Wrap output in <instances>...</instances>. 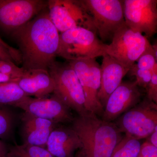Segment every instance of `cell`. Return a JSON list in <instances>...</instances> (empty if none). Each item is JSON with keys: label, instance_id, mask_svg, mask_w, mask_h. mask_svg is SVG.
Instances as JSON below:
<instances>
[{"label": "cell", "instance_id": "3957f363", "mask_svg": "<svg viewBox=\"0 0 157 157\" xmlns=\"http://www.w3.org/2000/svg\"><path fill=\"white\" fill-rule=\"evenodd\" d=\"M96 34L79 27L61 33L57 56L67 61L104 56L106 55V44L98 39Z\"/></svg>", "mask_w": 157, "mask_h": 157}, {"label": "cell", "instance_id": "9c48e42d", "mask_svg": "<svg viewBox=\"0 0 157 157\" xmlns=\"http://www.w3.org/2000/svg\"><path fill=\"white\" fill-rule=\"evenodd\" d=\"M67 62L75 71L82 87L86 111L102 116L104 108L98 98L101 86V66L95 58Z\"/></svg>", "mask_w": 157, "mask_h": 157}, {"label": "cell", "instance_id": "cb8c5ba5", "mask_svg": "<svg viewBox=\"0 0 157 157\" xmlns=\"http://www.w3.org/2000/svg\"><path fill=\"white\" fill-rule=\"evenodd\" d=\"M153 70L151 71L139 69L137 68L134 64L130 69L128 73H130L131 76H134L136 77L135 81L138 86H140L146 89L151 79L153 73Z\"/></svg>", "mask_w": 157, "mask_h": 157}, {"label": "cell", "instance_id": "4316f807", "mask_svg": "<svg viewBox=\"0 0 157 157\" xmlns=\"http://www.w3.org/2000/svg\"><path fill=\"white\" fill-rule=\"evenodd\" d=\"M137 157H157V147L147 141L141 144Z\"/></svg>", "mask_w": 157, "mask_h": 157}, {"label": "cell", "instance_id": "6da1fadb", "mask_svg": "<svg viewBox=\"0 0 157 157\" xmlns=\"http://www.w3.org/2000/svg\"><path fill=\"white\" fill-rule=\"evenodd\" d=\"M47 8L11 34L19 47L25 70L48 71L56 61L59 34L51 20Z\"/></svg>", "mask_w": 157, "mask_h": 157}, {"label": "cell", "instance_id": "ac0fdd59", "mask_svg": "<svg viewBox=\"0 0 157 157\" xmlns=\"http://www.w3.org/2000/svg\"><path fill=\"white\" fill-rule=\"evenodd\" d=\"M29 97L16 82L0 83V105L14 107Z\"/></svg>", "mask_w": 157, "mask_h": 157}, {"label": "cell", "instance_id": "277c9868", "mask_svg": "<svg viewBox=\"0 0 157 157\" xmlns=\"http://www.w3.org/2000/svg\"><path fill=\"white\" fill-rule=\"evenodd\" d=\"M48 72L55 83L54 95L67 106L82 116L87 113L83 90L76 73L68 62H54Z\"/></svg>", "mask_w": 157, "mask_h": 157}, {"label": "cell", "instance_id": "f1b7e54d", "mask_svg": "<svg viewBox=\"0 0 157 157\" xmlns=\"http://www.w3.org/2000/svg\"><path fill=\"white\" fill-rule=\"evenodd\" d=\"M148 137H149L148 142L152 145L157 147V127Z\"/></svg>", "mask_w": 157, "mask_h": 157}, {"label": "cell", "instance_id": "603a6c76", "mask_svg": "<svg viewBox=\"0 0 157 157\" xmlns=\"http://www.w3.org/2000/svg\"><path fill=\"white\" fill-rule=\"evenodd\" d=\"M0 61L21 63V56L19 50L9 46L0 38Z\"/></svg>", "mask_w": 157, "mask_h": 157}, {"label": "cell", "instance_id": "9a60e30c", "mask_svg": "<svg viewBox=\"0 0 157 157\" xmlns=\"http://www.w3.org/2000/svg\"><path fill=\"white\" fill-rule=\"evenodd\" d=\"M21 121L23 144L46 148L48 137L57 124L26 112L23 113Z\"/></svg>", "mask_w": 157, "mask_h": 157}, {"label": "cell", "instance_id": "7402d4cb", "mask_svg": "<svg viewBox=\"0 0 157 157\" xmlns=\"http://www.w3.org/2000/svg\"><path fill=\"white\" fill-rule=\"evenodd\" d=\"M135 65L139 69L152 71L157 66V56L155 55L151 44L137 59Z\"/></svg>", "mask_w": 157, "mask_h": 157}, {"label": "cell", "instance_id": "4fadbf2b", "mask_svg": "<svg viewBox=\"0 0 157 157\" xmlns=\"http://www.w3.org/2000/svg\"><path fill=\"white\" fill-rule=\"evenodd\" d=\"M141 94L136 81H122L106 102L102 119L112 122L135 107L140 102Z\"/></svg>", "mask_w": 157, "mask_h": 157}, {"label": "cell", "instance_id": "f546056e", "mask_svg": "<svg viewBox=\"0 0 157 157\" xmlns=\"http://www.w3.org/2000/svg\"><path fill=\"white\" fill-rule=\"evenodd\" d=\"M8 150L6 144L0 140V157H6Z\"/></svg>", "mask_w": 157, "mask_h": 157}, {"label": "cell", "instance_id": "e0dca14e", "mask_svg": "<svg viewBox=\"0 0 157 157\" xmlns=\"http://www.w3.org/2000/svg\"><path fill=\"white\" fill-rule=\"evenodd\" d=\"M16 82L29 97L45 98L54 90V82L47 70H25L23 75Z\"/></svg>", "mask_w": 157, "mask_h": 157}, {"label": "cell", "instance_id": "484cf974", "mask_svg": "<svg viewBox=\"0 0 157 157\" xmlns=\"http://www.w3.org/2000/svg\"><path fill=\"white\" fill-rule=\"evenodd\" d=\"M146 90L148 100L157 104V66L154 69L152 76Z\"/></svg>", "mask_w": 157, "mask_h": 157}, {"label": "cell", "instance_id": "5b68a950", "mask_svg": "<svg viewBox=\"0 0 157 157\" xmlns=\"http://www.w3.org/2000/svg\"><path fill=\"white\" fill-rule=\"evenodd\" d=\"M92 17L97 33L102 41H112L113 36L125 24L123 1L82 0Z\"/></svg>", "mask_w": 157, "mask_h": 157}, {"label": "cell", "instance_id": "7a4b0ae2", "mask_svg": "<svg viewBox=\"0 0 157 157\" xmlns=\"http://www.w3.org/2000/svg\"><path fill=\"white\" fill-rule=\"evenodd\" d=\"M73 123L72 128L81 141L84 157H111L123 137L115 124L91 113L78 116Z\"/></svg>", "mask_w": 157, "mask_h": 157}, {"label": "cell", "instance_id": "83f0119b", "mask_svg": "<svg viewBox=\"0 0 157 157\" xmlns=\"http://www.w3.org/2000/svg\"><path fill=\"white\" fill-rule=\"evenodd\" d=\"M19 78H14L13 76L0 73V83L10 82H17Z\"/></svg>", "mask_w": 157, "mask_h": 157}, {"label": "cell", "instance_id": "5bb4252c", "mask_svg": "<svg viewBox=\"0 0 157 157\" xmlns=\"http://www.w3.org/2000/svg\"><path fill=\"white\" fill-rule=\"evenodd\" d=\"M101 66V86L98 98L104 108L110 95L122 82L132 67L124 64L113 57L103 56Z\"/></svg>", "mask_w": 157, "mask_h": 157}, {"label": "cell", "instance_id": "44dd1931", "mask_svg": "<svg viewBox=\"0 0 157 157\" xmlns=\"http://www.w3.org/2000/svg\"><path fill=\"white\" fill-rule=\"evenodd\" d=\"M0 105V138L11 136L14 124V117L11 111Z\"/></svg>", "mask_w": 157, "mask_h": 157}, {"label": "cell", "instance_id": "2e32d148", "mask_svg": "<svg viewBox=\"0 0 157 157\" xmlns=\"http://www.w3.org/2000/svg\"><path fill=\"white\" fill-rule=\"evenodd\" d=\"M82 144L77 133L73 128H56L48 137L46 149L54 157H73Z\"/></svg>", "mask_w": 157, "mask_h": 157}, {"label": "cell", "instance_id": "8992f818", "mask_svg": "<svg viewBox=\"0 0 157 157\" xmlns=\"http://www.w3.org/2000/svg\"><path fill=\"white\" fill-rule=\"evenodd\" d=\"M48 8L51 20L59 32L79 27L97 33L92 17L82 0H50Z\"/></svg>", "mask_w": 157, "mask_h": 157}, {"label": "cell", "instance_id": "ba28073f", "mask_svg": "<svg viewBox=\"0 0 157 157\" xmlns=\"http://www.w3.org/2000/svg\"><path fill=\"white\" fill-rule=\"evenodd\" d=\"M151 45L145 36L125 24L116 32L111 43L106 44V54L132 67Z\"/></svg>", "mask_w": 157, "mask_h": 157}, {"label": "cell", "instance_id": "7c38bea8", "mask_svg": "<svg viewBox=\"0 0 157 157\" xmlns=\"http://www.w3.org/2000/svg\"><path fill=\"white\" fill-rule=\"evenodd\" d=\"M14 107L32 115L56 124L73 122L74 118L70 108L54 95L50 98L28 97Z\"/></svg>", "mask_w": 157, "mask_h": 157}, {"label": "cell", "instance_id": "52a82bcc", "mask_svg": "<svg viewBox=\"0 0 157 157\" xmlns=\"http://www.w3.org/2000/svg\"><path fill=\"white\" fill-rule=\"evenodd\" d=\"M115 125L125 136L137 140L147 138L157 127V104L143 101L118 118Z\"/></svg>", "mask_w": 157, "mask_h": 157}, {"label": "cell", "instance_id": "d6986e66", "mask_svg": "<svg viewBox=\"0 0 157 157\" xmlns=\"http://www.w3.org/2000/svg\"><path fill=\"white\" fill-rule=\"evenodd\" d=\"M6 157H54L47 149L27 144L15 145L8 150Z\"/></svg>", "mask_w": 157, "mask_h": 157}, {"label": "cell", "instance_id": "d4e9b609", "mask_svg": "<svg viewBox=\"0 0 157 157\" xmlns=\"http://www.w3.org/2000/svg\"><path fill=\"white\" fill-rule=\"evenodd\" d=\"M25 70L13 62L0 61V73L19 78L23 75Z\"/></svg>", "mask_w": 157, "mask_h": 157}, {"label": "cell", "instance_id": "8fae6325", "mask_svg": "<svg viewBox=\"0 0 157 157\" xmlns=\"http://www.w3.org/2000/svg\"><path fill=\"white\" fill-rule=\"evenodd\" d=\"M124 18L128 27L151 38L157 32V0L123 1Z\"/></svg>", "mask_w": 157, "mask_h": 157}, {"label": "cell", "instance_id": "ffe728a7", "mask_svg": "<svg viewBox=\"0 0 157 157\" xmlns=\"http://www.w3.org/2000/svg\"><path fill=\"white\" fill-rule=\"evenodd\" d=\"M140 146L139 140L125 135L116 147L111 157H137Z\"/></svg>", "mask_w": 157, "mask_h": 157}, {"label": "cell", "instance_id": "30bf717a", "mask_svg": "<svg viewBox=\"0 0 157 157\" xmlns=\"http://www.w3.org/2000/svg\"><path fill=\"white\" fill-rule=\"evenodd\" d=\"M47 7L42 0H0V27L11 34Z\"/></svg>", "mask_w": 157, "mask_h": 157}]
</instances>
